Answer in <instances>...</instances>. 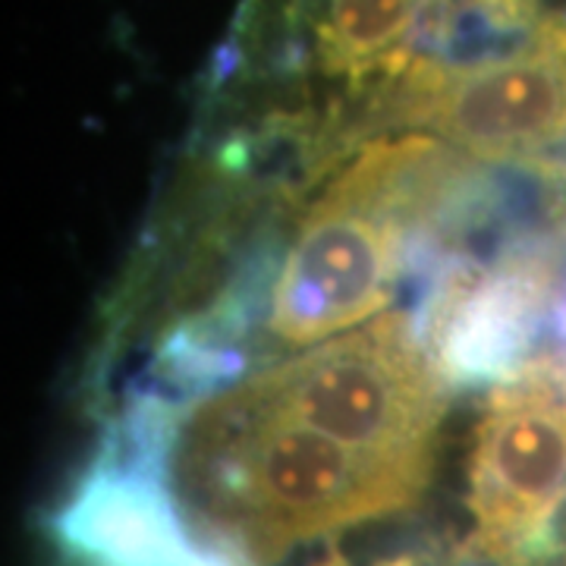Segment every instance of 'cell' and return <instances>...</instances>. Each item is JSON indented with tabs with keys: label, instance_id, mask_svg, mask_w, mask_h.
I'll list each match as a JSON object with an SVG mask.
<instances>
[{
	"label": "cell",
	"instance_id": "7",
	"mask_svg": "<svg viewBox=\"0 0 566 566\" xmlns=\"http://www.w3.org/2000/svg\"><path fill=\"white\" fill-rule=\"evenodd\" d=\"M560 334H564V346H566V305H564V315H560Z\"/></svg>",
	"mask_w": 566,
	"mask_h": 566
},
{
	"label": "cell",
	"instance_id": "5",
	"mask_svg": "<svg viewBox=\"0 0 566 566\" xmlns=\"http://www.w3.org/2000/svg\"><path fill=\"white\" fill-rule=\"evenodd\" d=\"M158 453L120 463L107 457L85 472L54 520L76 566H237L192 538L158 472Z\"/></svg>",
	"mask_w": 566,
	"mask_h": 566
},
{
	"label": "cell",
	"instance_id": "3",
	"mask_svg": "<svg viewBox=\"0 0 566 566\" xmlns=\"http://www.w3.org/2000/svg\"><path fill=\"white\" fill-rule=\"evenodd\" d=\"M243 381L283 416L337 441L375 453L438 457L447 381L406 312H381Z\"/></svg>",
	"mask_w": 566,
	"mask_h": 566
},
{
	"label": "cell",
	"instance_id": "1",
	"mask_svg": "<svg viewBox=\"0 0 566 566\" xmlns=\"http://www.w3.org/2000/svg\"><path fill=\"white\" fill-rule=\"evenodd\" d=\"M199 545L237 566L403 513L438 457L375 453L268 406L243 378L192 406L155 450Z\"/></svg>",
	"mask_w": 566,
	"mask_h": 566
},
{
	"label": "cell",
	"instance_id": "6",
	"mask_svg": "<svg viewBox=\"0 0 566 566\" xmlns=\"http://www.w3.org/2000/svg\"><path fill=\"white\" fill-rule=\"evenodd\" d=\"M545 286V271L535 262L450 268L416 322L447 385H482L510 375L538 324Z\"/></svg>",
	"mask_w": 566,
	"mask_h": 566
},
{
	"label": "cell",
	"instance_id": "4",
	"mask_svg": "<svg viewBox=\"0 0 566 566\" xmlns=\"http://www.w3.org/2000/svg\"><path fill=\"white\" fill-rule=\"evenodd\" d=\"M465 510V564L513 566L545 551L566 513L564 356L516 365L494 381L469 447Z\"/></svg>",
	"mask_w": 566,
	"mask_h": 566
},
{
	"label": "cell",
	"instance_id": "2",
	"mask_svg": "<svg viewBox=\"0 0 566 566\" xmlns=\"http://www.w3.org/2000/svg\"><path fill=\"white\" fill-rule=\"evenodd\" d=\"M444 148L428 133L363 148L300 223L268 293V337L315 346L385 312L400 281L406 221L441 177Z\"/></svg>",
	"mask_w": 566,
	"mask_h": 566
}]
</instances>
